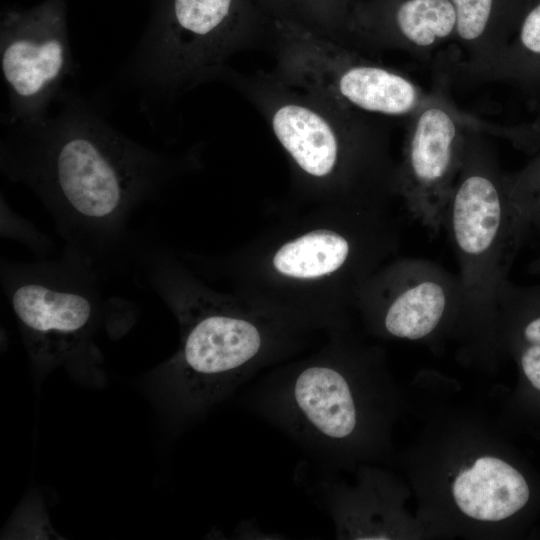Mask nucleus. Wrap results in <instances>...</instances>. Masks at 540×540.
<instances>
[{"label":"nucleus","mask_w":540,"mask_h":540,"mask_svg":"<svg viewBox=\"0 0 540 540\" xmlns=\"http://www.w3.org/2000/svg\"><path fill=\"white\" fill-rule=\"evenodd\" d=\"M18 167L51 216L66 250L102 273L134 258L132 217L153 197L157 159L128 147L73 134Z\"/></svg>","instance_id":"1"},{"label":"nucleus","mask_w":540,"mask_h":540,"mask_svg":"<svg viewBox=\"0 0 540 540\" xmlns=\"http://www.w3.org/2000/svg\"><path fill=\"white\" fill-rule=\"evenodd\" d=\"M0 273L36 376L63 367L79 382L103 384V357L96 344L108 320L102 272L64 249L60 258L2 259Z\"/></svg>","instance_id":"2"},{"label":"nucleus","mask_w":540,"mask_h":540,"mask_svg":"<svg viewBox=\"0 0 540 540\" xmlns=\"http://www.w3.org/2000/svg\"><path fill=\"white\" fill-rule=\"evenodd\" d=\"M458 265L461 318L478 329L496 322L498 296L525 238V217L493 151L472 130L444 219Z\"/></svg>","instance_id":"3"},{"label":"nucleus","mask_w":540,"mask_h":540,"mask_svg":"<svg viewBox=\"0 0 540 540\" xmlns=\"http://www.w3.org/2000/svg\"><path fill=\"white\" fill-rule=\"evenodd\" d=\"M171 305L182 330L179 350L149 374L158 404L184 425L246 384L266 351V334L249 318L213 307H189L171 290L148 285Z\"/></svg>","instance_id":"4"},{"label":"nucleus","mask_w":540,"mask_h":540,"mask_svg":"<svg viewBox=\"0 0 540 540\" xmlns=\"http://www.w3.org/2000/svg\"><path fill=\"white\" fill-rule=\"evenodd\" d=\"M299 169L314 179L344 175L375 179L396 190L382 165V136L371 118L290 86L273 73L238 77Z\"/></svg>","instance_id":"5"},{"label":"nucleus","mask_w":540,"mask_h":540,"mask_svg":"<svg viewBox=\"0 0 540 540\" xmlns=\"http://www.w3.org/2000/svg\"><path fill=\"white\" fill-rule=\"evenodd\" d=\"M362 392L347 365L322 360L257 382L245 402L327 468L342 464L369 435Z\"/></svg>","instance_id":"6"},{"label":"nucleus","mask_w":540,"mask_h":540,"mask_svg":"<svg viewBox=\"0 0 540 540\" xmlns=\"http://www.w3.org/2000/svg\"><path fill=\"white\" fill-rule=\"evenodd\" d=\"M273 74L286 84L366 116H411L426 100L406 75L310 28L280 24L272 33Z\"/></svg>","instance_id":"7"},{"label":"nucleus","mask_w":540,"mask_h":540,"mask_svg":"<svg viewBox=\"0 0 540 540\" xmlns=\"http://www.w3.org/2000/svg\"><path fill=\"white\" fill-rule=\"evenodd\" d=\"M475 128L447 100L428 95L410 116L396 190L429 234L444 229L446 208Z\"/></svg>","instance_id":"8"},{"label":"nucleus","mask_w":540,"mask_h":540,"mask_svg":"<svg viewBox=\"0 0 540 540\" xmlns=\"http://www.w3.org/2000/svg\"><path fill=\"white\" fill-rule=\"evenodd\" d=\"M384 278L380 324L388 335L423 340L451 316L461 317L460 279L441 265L422 258L404 259Z\"/></svg>","instance_id":"9"},{"label":"nucleus","mask_w":540,"mask_h":540,"mask_svg":"<svg viewBox=\"0 0 540 540\" xmlns=\"http://www.w3.org/2000/svg\"><path fill=\"white\" fill-rule=\"evenodd\" d=\"M456 17L450 0H376L348 24L351 40L369 47L430 52L455 37Z\"/></svg>","instance_id":"10"},{"label":"nucleus","mask_w":540,"mask_h":540,"mask_svg":"<svg viewBox=\"0 0 540 540\" xmlns=\"http://www.w3.org/2000/svg\"><path fill=\"white\" fill-rule=\"evenodd\" d=\"M233 8L234 0H174L170 53L177 74L198 75L253 44L248 30L233 22Z\"/></svg>","instance_id":"11"},{"label":"nucleus","mask_w":540,"mask_h":540,"mask_svg":"<svg viewBox=\"0 0 540 540\" xmlns=\"http://www.w3.org/2000/svg\"><path fill=\"white\" fill-rule=\"evenodd\" d=\"M452 496L466 516L486 522L505 520L529 500L524 476L508 462L483 456L461 469L452 483Z\"/></svg>","instance_id":"12"},{"label":"nucleus","mask_w":540,"mask_h":540,"mask_svg":"<svg viewBox=\"0 0 540 540\" xmlns=\"http://www.w3.org/2000/svg\"><path fill=\"white\" fill-rule=\"evenodd\" d=\"M65 60L63 43L55 37H21L8 43L1 64L6 82L20 97L39 94L61 73Z\"/></svg>","instance_id":"13"},{"label":"nucleus","mask_w":540,"mask_h":540,"mask_svg":"<svg viewBox=\"0 0 540 540\" xmlns=\"http://www.w3.org/2000/svg\"><path fill=\"white\" fill-rule=\"evenodd\" d=\"M352 253L349 239L333 230L308 232L285 243L273 257L275 269L286 276L309 279L343 267Z\"/></svg>","instance_id":"14"},{"label":"nucleus","mask_w":540,"mask_h":540,"mask_svg":"<svg viewBox=\"0 0 540 540\" xmlns=\"http://www.w3.org/2000/svg\"><path fill=\"white\" fill-rule=\"evenodd\" d=\"M496 43L500 44L491 64L497 74L527 85L540 84V0L523 13L516 6Z\"/></svg>","instance_id":"15"},{"label":"nucleus","mask_w":540,"mask_h":540,"mask_svg":"<svg viewBox=\"0 0 540 540\" xmlns=\"http://www.w3.org/2000/svg\"><path fill=\"white\" fill-rule=\"evenodd\" d=\"M456 17L455 38L465 45L496 41L509 24L518 0H450Z\"/></svg>","instance_id":"16"},{"label":"nucleus","mask_w":540,"mask_h":540,"mask_svg":"<svg viewBox=\"0 0 540 540\" xmlns=\"http://www.w3.org/2000/svg\"><path fill=\"white\" fill-rule=\"evenodd\" d=\"M497 320L506 322L516 347L540 345V284L519 286L507 280L499 292Z\"/></svg>","instance_id":"17"},{"label":"nucleus","mask_w":540,"mask_h":540,"mask_svg":"<svg viewBox=\"0 0 540 540\" xmlns=\"http://www.w3.org/2000/svg\"><path fill=\"white\" fill-rule=\"evenodd\" d=\"M512 192L528 226L540 240V152L517 173L510 174Z\"/></svg>","instance_id":"18"},{"label":"nucleus","mask_w":540,"mask_h":540,"mask_svg":"<svg viewBox=\"0 0 540 540\" xmlns=\"http://www.w3.org/2000/svg\"><path fill=\"white\" fill-rule=\"evenodd\" d=\"M1 234L25 244L38 258L48 257L54 247L48 236L6 205L1 208Z\"/></svg>","instance_id":"19"},{"label":"nucleus","mask_w":540,"mask_h":540,"mask_svg":"<svg viewBox=\"0 0 540 540\" xmlns=\"http://www.w3.org/2000/svg\"><path fill=\"white\" fill-rule=\"evenodd\" d=\"M498 133L517 147L533 153L540 152V116L530 123L500 129Z\"/></svg>","instance_id":"20"},{"label":"nucleus","mask_w":540,"mask_h":540,"mask_svg":"<svg viewBox=\"0 0 540 540\" xmlns=\"http://www.w3.org/2000/svg\"><path fill=\"white\" fill-rule=\"evenodd\" d=\"M519 362L525 377L540 391V345L517 346Z\"/></svg>","instance_id":"21"},{"label":"nucleus","mask_w":540,"mask_h":540,"mask_svg":"<svg viewBox=\"0 0 540 540\" xmlns=\"http://www.w3.org/2000/svg\"><path fill=\"white\" fill-rule=\"evenodd\" d=\"M529 271L534 274H540V253L538 257L531 262Z\"/></svg>","instance_id":"22"}]
</instances>
